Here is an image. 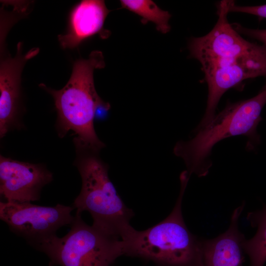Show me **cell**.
Instances as JSON below:
<instances>
[{
	"label": "cell",
	"instance_id": "11",
	"mask_svg": "<svg viewBox=\"0 0 266 266\" xmlns=\"http://www.w3.org/2000/svg\"><path fill=\"white\" fill-rule=\"evenodd\" d=\"M243 202L232 214L228 229L212 239H201L195 266H242L244 234L238 228V220L244 208Z\"/></svg>",
	"mask_w": 266,
	"mask_h": 266
},
{
	"label": "cell",
	"instance_id": "16",
	"mask_svg": "<svg viewBox=\"0 0 266 266\" xmlns=\"http://www.w3.org/2000/svg\"><path fill=\"white\" fill-rule=\"evenodd\" d=\"M236 31L251 38L260 41L266 47V29H253L245 28L240 24L236 27Z\"/></svg>",
	"mask_w": 266,
	"mask_h": 266
},
{
	"label": "cell",
	"instance_id": "5",
	"mask_svg": "<svg viewBox=\"0 0 266 266\" xmlns=\"http://www.w3.org/2000/svg\"><path fill=\"white\" fill-rule=\"evenodd\" d=\"M49 259V266H111L124 255L123 241L93 225L77 212L65 236L53 237L37 248Z\"/></svg>",
	"mask_w": 266,
	"mask_h": 266
},
{
	"label": "cell",
	"instance_id": "4",
	"mask_svg": "<svg viewBox=\"0 0 266 266\" xmlns=\"http://www.w3.org/2000/svg\"><path fill=\"white\" fill-rule=\"evenodd\" d=\"M75 165L80 174V192L72 204L76 212L87 211L93 225L105 233L121 240L133 229L130 221L134 215L118 195L108 176V167L100 152L74 143Z\"/></svg>",
	"mask_w": 266,
	"mask_h": 266
},
{
	"label": "cell",
	"instance_id": "9",
	"mask_svg": "<svg viewBox=\"0 0 266 266\" xmlns=\"http://www.w3.org/2000/svg\"><path fill=\"white\" fill-rule=\"evenodd\" d=\"M53 180L44 166L0 157V194L6 201L38 200L42 188Z\"/></svg>",
	"mask_w": 266,
	"mask_h": 266
},
{
	"label": "cell",
	"instance_id": "8",
	"mask_svg": "<svg viewBox=\"0 0 266 266\" xmlns=\"http://www.w3.org/2000/svg\"><path fill=\"white\" fill-rule=\"evenodd\" d=\"M231 1L225 0L218 3V20L209 33L189 41L190 55L200 62L202 68L251 53L262 46L244 39L229 23L227 17Z\"/></svg>",
	"mask_w": 266,
	"mask_h": 266
},
{
	"label": "cell",
	"instance_id": "3",
	"mask_svg": "<svg viewBox=\"0 0 266 266\" xmlns=\"http://www.w3.org/2000/svg\"><path fill=\"white\" fill-rule=\"evenodd\" d=\"M190 176L180 175V190L176 203L164 220L145 230L133 229L122 240L124 255L151 261L156 266H195L201 238L188 229L182 213V202Z\"/></svg>",
	"mask_w": 266,
	"mask_h": 266
},
{
	"label": "cell",
	"instance_id": "15",
	"mask_svg": "<svg viewBox=\"0 0 266 266\" xmlns=\"http://www.w3.org/2000/svg\"><path fill=\"white\" fill-rule=\"evenodd\" d=\"M229 11L241 12L255 15L263 18H266V4L255 6H240L236 5L231 0Z\"/></svg>",
	"mask_w": 266,
	"mask_h": 266
},
{
	"label": "cell",
	"instance_id": "2",
	"mask_svg": "<svg viewBox=\"0 0 266 266\" xmlns=\"http://www.w3.org/2000/svg\"><path fill=\"white\" fill-rule=\"evenodd\" d=\"M105 66L101 51H92L87 59H79L73 65L71 76L59 90L45 84L39 86L53 97L57 112V127L61 136L72 131L74 143L100 152L104 144L98 137L94 120L98 110L110 108L98 95L94 85V71Z\"/></svg>",
	"mask_w": 266,
	"mask_h": 266
},
{
	"label": "cell",
	"instance_id": "1",
	"mask_svg": "<svg viewBox=\"0 0 266 266\" xmlns=\"http://www.w3.org/2000/svg\"><path fill=\"white\" fill-rule=\"evenodd\" d=\"M266 104V86L252 98L229 102L206 125L197 127L193 137L177 142L173 153L184 161L189 175H207L212 165L210 159L212 148L223 139L243 135L248 139L246 149H255L261 141L257 129Z\"/></svg>",
	"mask_w": 266,
	"mask_h": 266
},
{
	"label": "cell",
	"instance_id": "10",
	"mask_svg": "<svg viewBox=\"0 0 266 266\" xmlns=\"http://www.w3.org/2000/svg\"><path fill=\"white\" fill-rule=\"evenodd\" d=\"M39 49L22 53V44L17 46L14 57L1 58L0 64V136L2 138L17 121L21 98V76L26 62L36 56Z\"/></svg>",
	"mask_w": 266,
	"mask_h": 266
},
{
	"label": "cell",
	"instance_id": "7",
	"mask_svg": "<svg viewBox=\"0 0 266 266\" xmlns=\"http://www.w3.org/2000/svg\"><path fill=\"white\" fill-rule=\"evenodd\" d=\"M202 69L208 86V96L205 113L198 127L206 125L214 118L218 102L227 91L245 79L266 77V47L263 45L256 51Z\"/></svg>",
	"mask_w": 266,
	"mask_h": 266
},
{
	"label": "cell",
	"instance_id": "12",
	"mask_svg": "<svg viewBox=\"0 0 266 266\" xmlns=\"http://www.w3.org/2000/svg\"><path fill=\"white\" fill-rule=\"evenodd\" d=\"M102 0H83L71 11L67 31L58 35V40L64 49L77 47L84 40L97 34L101 37L109 36L103 25L109 13Z\"/></svg>",
	"mask_w": 266,
	"mask_h": 266
},
{
	"label": "cell",
	"instance_id": "6",
	"mask_svg": "<svg viewBox=\"0 0 266 266\" xmlns=\"http://www.w3.org/2000/svg\"><path fill=\"white\" fill-rule=\"evenodd\" d=\"M73 206L57 204L43 206L31 202H0V219L10 231L35 248L56 235L60 228L70 225Z\"/></svg>",
	"mask_w": 266,
	"mask_h": 266
},
{
	"label": "cell",
	"instance_id": "14",
	"mask_svg": "<svg viewBox=\"0 0 266 266\" xmlns=\"http://www.w3.org/2000/svg\"><path fill=\"white\" fill-rule=\"evenodd\" d=\"M123 8L137 14L142 18L143 24L151 22L156 26L157 30L163 33L170 30L169 20L171 15L167 11L160 9L153 1L150 0H122Z\"/></svg>",
	"mask_w": 266,
	"mask_h": 266
},
{
	"label": "cell",
	"instance_id": "13",
	"mask_svg": "<svg viewBox=\"0 0 266 266\" xmlns=\"http://www.w3.org/2000/svg\"><path fill=\"white\" fill-rule=\"evenodd\" d=\"M246 218L257 231L252 238L244 240V252L249 257L251 266H263L266 262V205L261 210L249 212Z\"/></svg>",
	"mask_w": 266,
	"mask_h": 266
}]
</instances>
